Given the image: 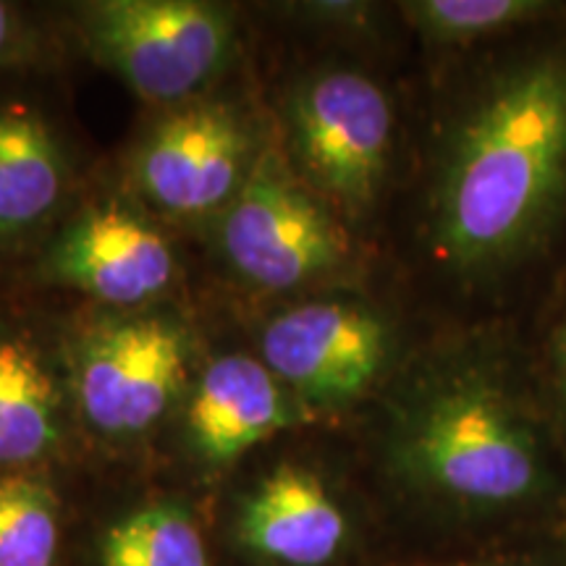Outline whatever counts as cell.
I'll use <instances>...</instances> for the list:
<instances>
[{
    "label": "cell",
    "mask_w": 566,
    "mask_h": 566,
    "mask_svg": "<svg viewBox=\"0 0 566 566\" xmlns=\"http://www.w3.org/2000/svg\"><path fill=\"white\" fill-rule=\"evenodd\" d=\"M566 176V66L535 63L501 84L459 139L438 233L457 263L504 252L533 229Z\"/></svg>",
    "instance_id": "obj_1"
},
{
    "label": "cell",
    "mask_w": 566,
    "mask_h": 566,
    "mask_svg": "<svg viewBox=\"0 0 566 566\" xmlns=\"http://www.w3.org/2000/svg\"><path fill=\"white\" fill-rule=\"evenodd\" d=\"M84 34L142 101L176 103L229 61L233 19L197 0H103L84 9Z\"/></svg>",
    "instance_id": "obj_2"
},
{
    "label": "cell",
    "mask_w": 566,
    "mask_h": 566,
    "mask_svg": "<svg viewBox=\"0 0 566 566\" xmlns=\"http://www.w3.org/2000/svg\"><path fill=\"white\" fill-rule=\"evenodd\" d=\"M405 459L422 483L475 504L522 499L537 478L527 433L480 384L436 394L409 424Z\"/></svg>",
    "instance_id": "obj_3"
},
{
    "label": "cell",
    "mask_w": 566,
    "mask_h": 566,
    "mask_svg": "<svg viewBox=\"0 0 566 566\" xmlns=\"http://www.w3.org/2000/svg\"><path fill=\"white\" fill-rule=\"evenodd\" d=\"M189 336L160 315L122 317L92 328L76 354V396L84 420L105 438L155 428L179 396Z\"/></svg>",
    "instance_id": "obj_4"
},
{
    "label": "cell",
    "mask_w": 566,
    "mask_h": 566,
    "mask_svg": "<svg viewBox=\"0 0 566 566\" xmlns=\"http://www.w3.org/2000/svg\"><path fill=\"white\" fill-rule=\"evenodd\" d=\"M221 247L244 281L268 292H289L334 271L346 239L273 155H260L226 210Z\"/></svg>",
    "instance_id": "obj_5"
},
{
    "label": "cell",
    "mask_w": 566,
    "mask_h": 566,
    "mask_svg": "<svg viewBox=\"0 0 566 566\" xmlns=\"http://www.w3.org/2000/svg\"><path fill=\"white\" fill-rule=\"evenodd\" d=\"M294 147L304 171L346 208L375 197L391 142V105L357 71H325L292 101Z\"/></svg>",
    "instance_id": "obj_6"
},
{
    "label": "cell",
    "mask_w": 566,
    "mask_h": 566,
    "mask_svg": "<svg viewBox=\"0 0 566 566\" xmlns=\"http://www.w3.org/2000/svg\"><path fill=\"white\" fill-rule=\"evenodd\" d=\"M386 325L363 307L313 302L271 321L263 363L313 407H338L373 386L386 365Z\"/></svg>",
    "instance_id": "obj_7"
},
{
    "label": "cell",
    "mask_w": 566,
    "mask_h": 566,
    "mask_svg": "<svg viewBox=\"0 0 566 566\" xmlns=\"http://www.w3.org/2000/svg\"><path fill=\"white\" fill-rule=\"evenodd\" d=\"M250 137L226 105H195L166 118L139 153L142 189L174 216H202L244 187Z\"/></svg>",
    "instance_id": "obj_8"
},
{
    "label": "cell",
    "mask_w": 566,
    "mask_h": 566,
    "mask_svg": "<svg viewBox=\"0 0 566 566\" xmlns=\"http://www.w3.org/2000/svg\"><path fill=\"white\" fill-rule=\"evenodd\" d=\"M40 275L101 302L137 307L171 286L174 254L134 212L103 205L59 233L42 254Z\"/></svg>",
    "instance_id": "obj_9"
},
{
    "label": "cell",
    "mask_w": 566,
    "mask_h": 566,
    "mask_svg": "<svg viewBox=\"0 0 566 566\" xmlns=\"http://www.w3.org/2000/svg\"><path fill=\"white\" fill-rule=\"evenodd\" d=\"M242 546L275 566H328L342 554L349 525L344 509L307 467L281 462L239 509Z\"/></svg>",
    "instance_id": "obj_10"
},
{
    "label": "cell",
    "mask_w": 566,
    "mask_h": 566,
    "mask_svg": "<svg viewBox=\"0 0 566 566\" xmlns=\"http://www.w3.org/2000/svg\"><path fill=\"white\" fill-rule=\"evenodd\" d=\"M294 420L292 399L265 363L226 354L212 359L189 396L187 438L205 464L223 467Z\"/></svg>",
    "instance_id": "obj_11"
},
{
    "label": "cell",
    "mask_w": 566,
    "mask_h": 566,
    "mask_svg": "<svg viewBox=\"0 0 566 566\" xmlns=\"http://www.w3.org/2000/svg\"><path fill=\"white\" fill-rule=\"evenodd\" d=\"M63 443L55 375L32 331L0 315V472H42Z\"/></svg>",
    "instance_id": "obj_12"
},
{
    "label": "cell",
    "mask_w": 566,
    "mask_h": 566,
    "mask_svg": "<svg viewBox=\"0 0 566 566\" xmlns=\"http://www.w3.org/2000/svg\"><path fill=\"white\" fill-rule=\"evenodd\" d=\"M63 187L66 166L42 113L0 95V258L24 250L45 229Z\"/></svg>",
    "instance_id": "obj_13"
},
{
    "label": "cell",
    "mask_w": 566,
    "mask_h": 566,
    "mask_svg": "<svg viewBox=\"0 0 566 566\" xmlns=\"http://www.w3.org/2000/svg\"><path fill=\"white\" fill-rule=\"evenodd\" d=\"M101 566H212L192 516L174 504L134 509L105 530Z\"/></svg>",
    "instance_id": "obj_14"
},
{
    "label": "cell",
    "mask_w": 566,
    "mask_h": 566,
    "mask_svg": "<svg viewBox=\"0 0 566 566\" xmlns=\"http://www.w3.org/2000/svg\"><path fill=\"white\" fill-rule=\"evenodd\" d=\"M63 520L42 472H0V566H61Z\"/></svg>",
    "instance_id": "obj_15"
},
{
    "label": "cell",
    "mask_w": 566,
    "mask_h": 566,
    "mask_svg": "<svg viewBox=\"0 0 566 566\" xmlns=\"http://www.w3.org/2000/svg\"><path fill=\"white\" fill-rule=\"evenodd\" d=\"M535 9L537 3L527 0H424L409 6L422 30L441 40L478 38L501 30Z\"/></svg>",
    "instance_id": "obj_16"
},
{
    "label": "cell",
    "mask_w": 566,
    "mask_h": 566,
    "mask_svg": "<svg viewBox=\"0 0 566 566\" xmlns=\"http://www.w3.org/2000/svg\"><path fill=\"white\" fill-rule=\"evenodd\" d=\"M32 30L19 6L0 0V71L30 59Z\"/></svg>",
    "instance_id": "obj_17"
},
{
    "label": "cell",
    "mask_w": 566,
    "mask_h": 566,
    "mask_svg": "<svg viewBox=\"0 0 566 566\" xmlns=\"http://www.w3.org/2000/svg\"><path fill=\"white\" fill-rule=\"evenodd\" d=\"M564 367H566V338H564Z\"/></svg>",
    "instance_id": "obj_18"
}]
</instances>
